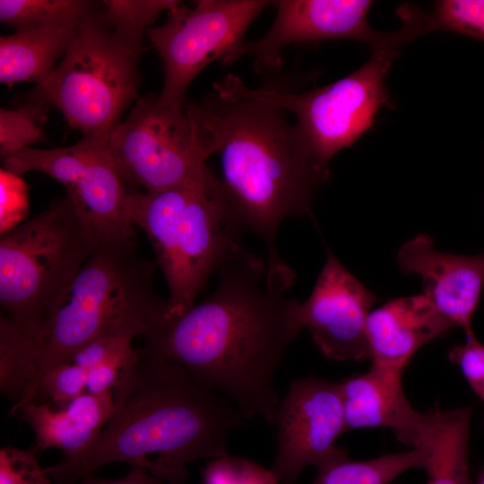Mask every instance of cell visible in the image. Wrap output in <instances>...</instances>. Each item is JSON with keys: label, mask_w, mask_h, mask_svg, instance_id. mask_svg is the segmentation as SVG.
<instances>
[{"label": "cell", "mask_w": 484, "mask_h": 484, "mask_svg": "<svg viewBox=\"0 0 484 484\" xmlns=\"http://www.w3.org/2000/svg\"><path fill=\"white\" fill-rule=\"evenodd\" d=\"M134 361L127 363L121 360H108L89 368L85 392L91 394H103L111 392L118 381L122 370Z\"/></svg>", "instance_id": "obj_32"}, {"label": "cell", "mask_w": 484, "mask_h": 484, "mask_svg": "<svg viewBox=\"0 0 484 484\" xmlns=\"http://www.w3.org/2000/svg\"><path fill=\"white\" fill-rule=\"evenodd\" d=\"M377 301L378 298L327 250L310 296L299 303V320L326 358L362 361L369 359L367 321Z\"/></svg>", "instance_id": "obj_13"}, {"label": "cell", "mask_w": 484, "mask_h": 484, "mask_svg": "<svg viewBox=\"0 0 484 484\" xmlns=\"http://www.w3.org/2000/svg\"><path fill=\"white\" fill-rule=\"evenodd\" d=\"M454 327L423 294L389 300L367 317L371 366L402 373L421 347Z\"/></svg>", "instance_id": "obj_16"}, {"label": "cell", "mask_w": 484, "mask_h": 484, "mask_svg": "<svg viewBox=\"0 0 484 484\" xmlns=\"http://www.w3.org/2000/svg\"><path fill=\"white\" fill-rule=\"evenodd\" d=\"M153 277L154 265L136 255L135 240L101 242L51 310L38 346L36 390L46 370L95 339L133 341L162 324L167 299Z\"/></svg>", "instance_id": "obj_5"}, {"label": "cell", "mask_w": 484, "mask_h": 484, "mask_svg": "<svg viewBox=\"0 0 484 484\" xmlns=\"http://www.w3.org/2000/svg\"><path fill=\"white\" fill-rule=\"evenodd\" d=\"M427 32L445 30L484 41V0H440L425 13Z\"/></svg>", "instance_id": "obj_26"}, {"label": "cell", "mask_w": 484, "mask_h": 484, "mask_svg": "<svg viewBox=\"0 0 484 484\" xmlns=\"http://www.w3.org/2000/svg\"><path fill=\"white\" fill-rule=\"evenodd\" d=\"M406 43L373 49L370 59L349 75L304 92L251 89L247 94L296 117V125L318 162L325 168L333 156L369 130L383 107L393 108L385 78Z\"/></svg>", "instance_id": "obj_8"}, {"label": "cell", "mask_w": 484, "mask_h": 484, "mask_svg": "<svg viewBox=\"0 0 484 484\" xmlns=\"http://www.w3.org/2000/svg\"><path fill=\"white\" fill-rule=\"evenodd\" d=\"M80 24L45 26L1 37V82L38 85L45 82L65 55Z\"/></svg>", "instance_id": "obj_19"}, {"label": "cell", "mask_w": 484, "mask_h": 484, "mask_svg": "<svg viewBox=\"0 0 484 484\" xmlns=\"http://www.w3.org/2000/svg\"><path fill=\"white\" fill-rule=\"evenodd\" d=\"M471 407L430 411L426 445L429 457L427 484H471L469 437Z\"/></svg>", "instance_id": "obj_20"}, {"label": "cell", "mask_w": 484, "mask_h": 484, "mask_svg": "<svg viewBox=\"0 0 484 484\" xmlns=\"http://www.w3.org/2000/svg\"><path fill=\"white\" fill-rule=\"evenodd\" d=\"M367 0H279L275 19L260 39L243 42L222 62L234 63L244 56L255 60L263 73L279 68L281 52L289 45L330 39H350L368 44L372 50L406 39L402 29L383 32L373 29Z\"/></svg>", "instance_id": "obj_12"}, {"label": "cell", "mask_w": 484, "mask_h": 484, "mask_svg": "<svg viewBox=\"0 0 484 484\" xmlns=\"http://www.w3.org/2000/svg\"><path fill=\"white\" fill-rule=\"evenodd\" d=\"M340 385L346 430L383 428L411 448L426 445L430 412L421 413L408 401L402 372L371 366Z\"/></svg>", "instance_id": "obj_15"}, {"label": "cell", "mask_w": 484, "mask_h": 484, "mask_svg": "<svg viewBox=\"0 0 484 484\" xmlns=\"http://www.w3.org/2000/svg\"><path fill=\"white\" fill-rule=\"evenodd\" d=\"M38 344L0 315V389L12 402L13 414L34 402L38 377Z\"/></svg>", "instance_id": "obj_22"}, {"label": "cell", "mask_w": 484, "mask_h": 484, "mask_svg": "<svg viewBox=\"0 0 484 484\" xmlns=\"http://www.w3.org/2000/svg\"><path fill=\"white\" fill-rule=\"evenodd\" d=\"M273 424L276 450L271 470L281 484H295L307 466L318 470L348 458L335 445L347 431L339 383L315 376L292 381L280 399Z\"/></svg>", "instance_id": "obj_11"}, {"label": "cell", "mask_w": 484, "mask_h": 484, "mask_svg": "<svg viewBox=\"0 0 484 484\" xmlns=\"http://www.w3.org/2000/svg\"><path fill=\"white\" fill-rule=\"evenodd\" d=\"M87 374V368L70 361L54 366L39 377L35 400L41 397L54 405H63L85 392Z\"/></svg>", "instance_id": "obj_28"}, {"label": "cell", "mask_w": 484, "mask_h": 484, "mask_svg": "<svg viewBox=\"0 0 484 484\" xmlns=\"http://www.w3.org/2000/svg\"><path fill=\"white\" fill-rule=\"evenodd\" d=\"M203 484H281L272 470L230 455L213 459L203 471Z\"/></svg>", "instance_id": "obj_29"}, {"label": "cell", "mask_w": 484, "mask_h": 484, "mask_svg": "<svg viewBox=\"0 0 484 484\" xmlns=\"http://www.w3.org/2000/svg\"><path fill=\"white\" fill-rule=\"evenodd\" d=\"M143 36L110 23L98 9L76 29L53 73L33 99L53 106L82 137L109 138L136 99Z\"/></svg>", "instance_id": "obj_7"}, {"label": "cell", "mask_w": 484, "mask_h": 484, "mask_svg": "<svg viewBox=\"0 0 484 484\" xmlns=\"http://www.w3.org/2000/svg\"><path fill=\"white\" fill-rule=\"evenodd\" d=\"M112 393L113 413L95 444L46 468L56 484H75L118 462L185 484L186 464L226 455L229 436L246 420L227 398L160 359L140 356L122 370Z\"/></svg>", "instance_id": "obj_2"}, {"label": "cell", "mask_w": 484, "mask_h": 484, "mask_svg": "<svg viewBox=\"0 0 484 484\" xmlns=\"http://www.w3.org/2000/svg\"><path fill=\"white\" fill-rule=\"evenodd\" d=\"M47 104L31 100L16 108L0 110V152L5 157L41 142L48 119Z\"/></svg>", "instance_id": "obj_25"}, {"label": "cell", "mask_w": 484, "mask_h": 484, "mask_svg": "<svg viewBox=\"0 0 484 484\" xmlns=\"http://www.w3.org/2000/svg\"><path fill=\"white\" fill-rule=\"evenodd\" d=\"M75 484H162L161 480L147 470L134 467L125 477L117 480H106L92 475L82 477Z\"/></svg>", "instance_id": "obj_33"}, {"label": "cell", "mask_w": 484, "mask_h": 484, "mask_svg": "<svg viewBox=\"0 0 484 484\" xmlns=\"http://www.w3.org/2000/svg\"><path fill=\"white\" fill-rule=\"evenodd\" d=\"M176 0H105L103 13L117 28L143 36L162 12L173 8Z\"/></svg>", "instance_id": "obj_27"}, {"label": "cell", "mask_w": 484, "mask_h": 484, "mask_svg": "<svg viewBox=\"0 0 484 484\" xmlns=\"http://www.w3.org/2000/svg\"><path fill=\"white\" fill-rule=\"evenodd\" d=\"M217 272L213 293L149 332L138 352L179 367L230 401L246 420L273 424L280 402L274 375L303 328L300 302L286 295L294 272L242 246Z\"/></svg>", "instance_id": "obj_1"}, {"label": "cell", "mask_w": 484, "mask_h": 484, "mask_svg": "<svg viewBox=\"0 0 484 484\" xmlns=\"http://www.w3.org/2000/svg\"><path fill=\"white\" fill-rule=\"evenodd\" d=\"M38 454L34 447L1 448L0 484H51L47 469L39 462Z\"/></svg>", "instance_id": "obj_30"}, {"label": "cell", "mask_w": 484, "mask_h": 484, "mask_svg": "<svg viewBox=\"0 0 484 484\" xmlns=\"http://www.w3.org/2000/svg\"><path fill=\"white\" fill-rule=\"evenodd\" d=\"M126 187L127 216L148 237L169 288L168 318L179 316L194 305L211 274L242 246L245 232L208 167L167 189Z\"/></svg>", "instance_id": "obj_4"}, {"label": "cell", "mask_w": 484, "mask_h": 484, "mask_svg": "<svg viewBox=\"0 0 484 484\" xmlns=\"http://www.w3.org/2000/svg\"><path fill=\"white\" fill-rule=\"evenodd\" d=\"M101 242L67 195L4 231L1 314L39 346L54 306Z\"/></svg>", "instance_id": "obj_6"}, {"label": "cell", "mask_w": 484, "mask_h": 484, "mask_svg": "<svg viewBox=\"0 0 484 484\" xmlns=\"http://www.w3.org/2000/svg\"><path fill=\"white\" fill-rule=\"evenodd\" d=\"M108 151V138L82 137L79 142L55 149L25 148L2 158L4 169L17 176L36 171L73 184L97 160Z\"/></svg>", "instance_id": "obj_21"}, {"label": "cell", "mask_w": 484, "mask_h": 484, "mask_svg": "<svg viewBox=\"0 0 484 484\" xmlns=\"http://www.w3.org/2000/svg\"><path fill=\"white\" fill-rule=\"evenodd\" d=\"M238 76L213 85L201 103L186 104L212 153H220L222 187L244 232L259 236L267 262H282L277 230L291 216L312 217L315 192L329 177L296 124L281 108L247 94Z\"/></svg>", "instance_id": "obj_3"}, {"label": "cell", "mask_w": 484, "mask_h": 484, "mask_svg": "<svg viewBox=\"0 0 484 484\" xmlns=\"http://www.w3.org/2000/svg\"><path fill=\"white\" fill-rule=\"evenodd\" d=\"M108 151L126 186L155 192L203 171L212 155L186 113L164 106L158 95L138 98L110 133Z\"/></svg>", "instance_id": "obj_9"}, {"label": "cell", "mask_w": 484, "mask_h": 484, "mask_svg": "<svg viewBox=\"0 0 484 484\" xmlns=\"http://www.w3.org/2000/svg\"><path fill=\"white\" fill-rule=\"evenodd\" d=\"M428 457L424 446L364 461L346 458L318 469L312 484H390L408 471L424 469Z\"/></svg>", "instance_id": "obj_23"}, {"label": "cell", "mask_w": 484, "mask_h": 484, "mask_svg": "<svg viewBox=\"0 0 484 484\" xmlns=\"http://www.w3.org/2000/svg\"><path fill=\"white\" fill-rule=\"evenodd\" d=\"M270 5L273 1L199 0L188 8L178 1L161 25L146 31L163 64L160 102L184 111L186 92L194 78L242 44L250 24Z\"/></svg>", "instance_id": "obj_10"}, {"label": "cell", "mask_w": 484, "mask_h": 484, "mask_svg": "<svg viewBox=\"0 0 484 484\" xmlns=\"http://www.w3.org/2000/svg\"><path fill=\"white\" fill-rule=\"evenodd\" d=\"M98 8L85 0H1L0 20L15 31L53 25H77Z\"/></svg>", "instance_id": "obj_24"}, {"label": "cell", "mask_w": 484, "mask_h": 484, "mask_svg": "<svg viewBox=\"0 0 484 484\" xmlns=\"http://www.w3.org/2000/svg\"><path fill=\"white\" fill-rule=\"evenodd\" d=\"M474 484H484V469L479 474Z\"/></svg>", "instance_id": "obj_34"}, {"label": "cell", "mask_w": 484, "mask_h": 484, "mask_svg": "<svg viewBox=\"0 0 484 484\" xmlns=\"http://www.w3.org/2000/svg\"><path fill=\"white\" fill-rule=\"evenodd\" d=\"M448 358L460 367L474 393L484 402V344L475 334L468 336L462 344L449 351Z\"/></svg>", "instance_id": "obj_31"}, {"label": "cell", "mask_w": 484, "mask_h": 484, "mask_svg": "<svg viewBox=\"0 0 484 484\" xmlns=\"http://www.w3.org/2000/svg\"><path fill=\"white\" fill-rule=\"evenodd\" d=\"M114 411L112 391L103 394L84 392L63 405L45 402L25 403L18 414L35 434L34 448L40 453L57 448L64 456L78 455L99 437Z\"/></svg>", "instance_id": "obj_17"}, {"label": "cell", "mask_w": 484, "mask_h": 484, "mask_svg": "<svg viewBox=\"0 0 484 484\" xmlns=\"http://www.w3.org/2000/svg\"><path fill=\"white\" fill-rule=\"evenodd\" d=\"M65 189V195L102 242L134 241L136 229L126 213L127 187L109 151Z\"/></svg>", "instance_id": "obj_18"}, {"label": "cell", "mask_w": 484, "mask_h": 484, "mask_svg": "<svg viewBox=\"0 0 484 484\" xmlns=\"http://www.w3.org/2000/svg\"><path fill=\"white\" fill-rule=\"evenodd\" d=\"M402 272L421 278L423 295L454 326L474 333L472 319L484 286V254L462 255L440 252L433 238L419 234L397 254Z\"/></svg>", "instance_id": "obj_14"}]
</instances>
